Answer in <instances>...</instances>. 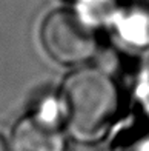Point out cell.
Returning a JSON list of instances; mask_svg holds the SVG:
<instances>
[{"label":"cell","instance_id":"6da1fadb","mask_svg":"<svg viewBox=\"0 0 149 151\" xmlns=\"http://www.w3.org/2000/svg\"><path fill=\"white\" fill-rule=\"evenodd\" d=\"M65 131L82 143L101 140L121 111V93L109 74L82 66L63 80L58 94Z\"/></svg>","mask_w":149,"mask_h":151},{"label":"cell","instance_id":"7a4b0ae2","mask_svg":"<svg viewBox=\"0 0 149 151\" xmlns=\"http://www.w3.org/2000/svg\"><path fill=\"white\" fill-rule=\"evenodd\" d=\"M40 40L46 54L60 65H83L98 51L96 29L71 9L49 12L40 28Z\"/></svg>","mask_w":149,"mask_h":151},{"label":"cell","instance_id":"3957f363","mask_svg":"<svg viewBox=\"0 0 149 151\" xmlns=\"http://www.w3.org/2000/svg\"><path fill=\"white\" fill-rule=\"evenodd\" d=\"M8 143L11 151H65L66 131L58 96L40 99L14 125Z\"/></svg>","mask_w":149,"mask_h":151},{"label":"cell","instance_id":"277c9868","mask_svg":"<svg viewBox=\"0 0 149 151\" xmlns=\"http://www.w3.org/2000/svg\"><path fill=\"white\" fill-rule=\"evenodd\" d=\"M118 151H149V128H143L126 136Z\"/></svg>","mask_w":149,"mask_h":151},{"label":"cell","instance_id":"5b68a950","mask_svg":"<svg viewBox=\"0 0 149 151\" xmlns=\"http://www.w3.org/2000/svg\"><path fill=\"white\" fill-rule=\"evenodd\" d=\"M0 151H11L9 150V143L6 142L2 136H0Z\"/></svg>","mask_w":149,"mask_h":151}]
</instances>
